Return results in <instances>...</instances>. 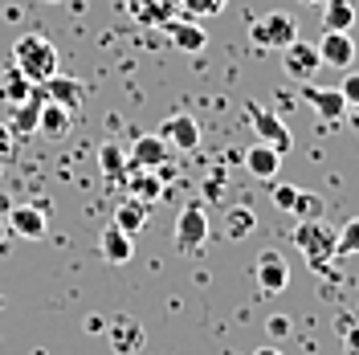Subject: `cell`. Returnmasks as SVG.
Masks as SVG:
<instances>
[{"label":"cell","mask_w":359,"mask_h":355,"mask_svg":"<svg viewBox=\"0 0 359 355\" xmlns=\"http://www.w3.org/2000/svg\"><path fill=\"white\" fill-rule=\"evenodd\" d=\"M13 66L21 69L33 86H41L45 78L57 74V45L49 41L45 33H21L13 41Z\"/></svg>","instance_id":"6da1fadb"},{"label":"cell","mask_w":359,"mask_h":355,"mask_svg":"<svg viewBox=\"0 0 359 355\" xmlns=\"http://www.w3.org/2000/svg\"><path fill=\"white\" fill-rule=\"evenodd\" d=\"M335 241H339V229H331L323 217L302 221L298 229H294V245H298V253H302V257H306V262H311L318 274L331 266V257H339ZM327 274H331V269H327Z\"/></svg>","instance_id":"7a4b0ae2"},{"label":"cell","mask_w":359,"mask_h":355,"mask_svg":"<svg viewBox=\"0 0 359 355\" xmlns=\"http://www.w3.org/2000/svg\"><path fill=\"white\" fill-rule=\"evenodd\" d=\"M249 41L257 49H286V45L298 41V21L282 8H269L266 17H257L249 25Z\"/></svg>","instance_id":"3957f363"},{"label":"cell","mask_w":359,"mask_h":355,"mask_svg":"<svg viewBox=\"0 0 359 355\" xmlns=\"http://www.w3.org/2000/svg\"><path fill=\"white\" fill-rule=\"evenodd\" d=\"M204 241H208V213L204 204H184L176 217V249L180 253H201Z\"/></svg>","instance_id":"277c9868"},{"label":"cell","mask_w":359,"mask_h":355,"mask_svg":"<svg viewBox=\"0 0 359 355\" xmlns=\"http://www.w3.org/2000/svg\"><path fill=\"white\" fill-rule=\"evenodd\" d=\"M253 274H257L262 294H282V290L290 286V266H286V257L278 249H262L257 262H253Z\"/></svg>","instance_id":"5b68a950"},{"label":"cell","mask_w":359,"mask_h":355,"mask_svg":"<svg viewBox=\"0 0 359 355\" xmlns=\"http://www.w3.org/2000/svg\"><path fill=\"white\" fill-rule=\"evenodd\" d=\"M156 135L172 147V152H196V147H201V123H196L192 114H172V119H163Z\"/></svg>","instance_id":"8992f818"},{"label":"cell","mask_w":359,"mask_h":355,"mask_svg":"<svg viewBox=\"0 0 359 355\" xmlns=\"http://www.w3.org/2000/svg\"><path fill=\"white\" fill-rule=\"evenodd\" d=\"M323 66L318 62V45L314 41H298L286 45L282 49V69H286V78H294V82H306V78H314V69Z\"/></svg>","instance_id":"52a82bcc"},{"label":"cell","mask_w":359,"mask_h":355,"mask_svg":"<svg viewBox=\"0 0 359 355\" xmlns=\"http://www.w3.org/2000/svg\"><path fill=\"white\" fill-rule=\"evenodd\" d=\"M143 339H147V331L139 327V319H131V314H118L114 323H107V343H111L114 355H139L143 351Z\"/></svg>","instance_id":"ba28073f"},{"label":"cell","mask_w":359,"mask_h":355,"mask_svg":"<svg viewBox=\"0 0 359 355\" xmlns=\"http://www.w3.org/2000/svg\"><path fill=\"white\" fill-rule=\"evenodd\" d=\"M49 217H45V204H8V233L29 237V241H41Z\"/></svg>","instance_id":"9c48e42d"},{"label":"cell","mask_w":359,"mask_h":355,"mask_svg":"<svg viewBox=\"0 0 359 355\" xmlns=\"http://www.w3.org/2000/svg\"><path fill=\"white\" fill-rule=\"evenodd\" d=\"M249 123H253V131L262 143H269L273 152H290V131H286V123L278 119V114L269 111V107H249Z\"/></svg>","instance_id":"30bf717a"},{"label":"cell","mask_w":359,"mask_h":355,"mask_svg":"<svg viewBox=\"0 0 359 355\" xmlns=\"http://www.w3.org/2000/svg\"><path fill=\"white\" fill-rule=\"evenodd\" d=\"M318 62L331 69H351L355 62V41H351V33H331V29H323V37H318Z\"/></svg>","instance_id":"8fae6325"},{"label":"cell","mask_w":359,"mask_h":355,"mask_svg":"<svg viewBox=\"0 0 359 355\" xmlns=\"http://www.w3.org/2000/svg\"><path fill=\"white\" fill-rule=\"evenodd\" d=\"M41 94L49 98V102H57L62 111H69V114L82 111V98H86L82 82H78V78H66V74H53V78H45V82H41Z\"/></svg>","instance_id":"7c38bea8"},{"label":"cell","mask_w":359,"mask_h":355,"mask_svg":"<svg viewBox=\"0 0 359 355\" xmlns=\"http://www.w3.org/2000/svg\"><path fill=\"white\" fill-rule=\"evenodd\" d=\"M41 102H45V98H41V86H37L29 98H25V102H17V107H13L8 131H13V139H17V143H25L29 135H37V123H41Z\"/></svg>","instance_id":"4fadbf2b"},{"label":"cell","mask_w":359,"mask_h":355,"mask_svg":"<svg viewBox=\"0 0 359 355\" xmlns=\"http://www.w3.org/2000/svg\"><path fill=\"white\" fill-rule=\"evenodd\" d=\"M131 168H147V172H159L168 159H172V147L159 139V135H139L131 143Z\"/></svg>","instance_id":"5bb4252c"},{"label":"cell","mask_w":359,"mask_h":355,"mask_svg":"<svg viewBox=\"0 0 359 355\" xmlns=\"http://www.w3.org/2000/svg\"><path fill=\"white\" fill-rule=\"evenodd\" d=\"M168 29V41L176 45L180 53H201L204 45H208V33L201 29V21H188V17H172V21L163 25Z\"/></svg>","instance_id":"9a60e30c"},{"label":"cell","mask_w":359,"mask_h":355,"mask_svg":"<svg viewBox=\"0 0 359 355\" xmlns=\"http://www.w3.org/2000/svg\"><path fill=\"white\" fill-rule=\"evenodd\" d=\"M98 253H102L111 266H127V262L135 257V237L123 233V229L111 221L107 229H102V237H98Z\"/></svg>","instance_id":"2e32d148"},{"label":"cell","mask_w":359,"mask_h":355,"mask_svg":"<svg viewBox=\"0 0 359 355\" xmlns=\"http://www.w3.org/2000/svg\"><path fill=\"white\" fill-rule=\"evenodd\" d=\"M123 184H127V196L143 200V204H156L163 196V176L159 172H147V168H127Z\"/></svg>","instance_id":"e0dca14e"},{"label":"cell","mask_w":359,"mask_h":355,"mask_svg":"<svg viewBox=\"0 0 359 355\" xmlns=\"http://www.w3.org/2000/svg\"><path fill=\"white\" fill-rule=\"evenodd\" d=\"M245 172L249 176H257V180H273L278 172H282V152H273L269 143H253L245 152Z\"/></svg>","instance_id":"ac0fdd59"},{"label":"cell","mask_w":359,"mask_h":355,"mask_svg":"<svg viewBox=\"0 0 359 355\" xmlns=\"http://www.w3.org/2000/svg\"><path fill=\"white\" fill-rule=\"evenodd\" d=\"M131 13L139 25L163 29L172 17H180V0H131Z\"/></svg>","instance_id":"d6986e66"},{"label":"cell","mask_w":359,"mask_h":355,"mask_svg":"<svg viewBox=\"0 0 359 355\" xmlns=\"http://www.w3.org/2000/svg\"><path fill=\"white\" fill-rule=\"evenodd\" d=\"M302 98L311 102L314 111L323 114L327 123H335V119H343L347 114V102H343V94H339V86L335 90H323V86H302Z\"/></svg>","instance_id":"ffe728a7"},{"label":"cell","mask_w":359,"mask_h":355,"mask_svg":"<svg viewBox=\"0 0 359 355\" xmlns=\"http://www.w3.org/2000/svg\"><path fill=\"white\" fill-rule=\"evenodd\" d=\"M33 90H37V86H33V82H29L17 66H4V69H0V102H4V107H17V102H25Z\"/></svg>","instance_id":"44dd1931"},{"label":"cell","mask_w":359,"mask_h":355,"mask_svg":"<svg viewBox=\"0 0 359 355\" xmlns=\"http://www.w3.org/2000/svg\"><path fill=\"white\" fill-rule=\"evenodd\" d=\"M41 98H45V94H41ZM69 127H74V114L62 111L57 102H49V98H45V102H41V123H37V131L53 135V139H66Z\"/></svg>","instance_id":"7402d4cb"},{"label":"cell","mask_w":359,"mask_h":355,"mask_svg":"<svg viewBox=\"0 0 359 355\" xmlns=\"http://www.w3.org/2000/svg\"><path fill=\"white\" fill-rule=\"evenodd\" d=\"M253 225H257V217H253L249 204H233V208H224V237H229V241H245L249 233H253Z\"/></svg>","instance_id":"603a6c76"},{"label":"cell","mask_w":359,"mask_h":355,"mask_svg":"<svg viewBox=\"0 0 359 355\" xmlns=\"http://www.w3.org/2000/svg\"><path fill=\"white\" fill-rule=\"evenodd\" d=\"M318 8H323V29H331V33H347V29L355 25L351 0H323Z\"/></svg>","instance_id":"cb8c5ba5"},{"label":"cell","mask_w":359,"mask_h":355,"mask_svg":"<svg viewBox=\"0 0 359 355\" xmlns=\"http://www.w3.org/2000/svg\"><path fill=\"white\" fill-rule=\"evenodd\" d=\"M147 213H151V204H143V200H123V204H118V208H114V225H118V229H123V233H139V229H143V225H147Z\"/></svg>","instance_id":"d4e9b609"},{"label":"cell","mask_w":359,"mask_h":355,"mask_svg":"<svg viewBox=\"0 0 359 355\" xmlns=\"http://www.w3.org/2000/svg\"><path fill=\"white\" fill-rule=\"evenodd\" d=\"M98 163H102V176H107V180H114V184H118V180L127 176V168H131V159H127V152H123V147H118L114 139H107V143L98 147Z\"/></svg>","instance_id":"484cf974"},{"label":"cell","mask_w":359,"mask_h":355,"mask_svg":"<svg viewBox=\"0 0 359 355\" xmlns=\"http://www.w3.org/2000/svg\"><path fill=\"white\" fill-rule=\"evenodd\" d=\"M229 0H180V17L188 21H208V17H221Z\"/></svg>","instance_id":"4316f807"},{"label":"cell","mask_w":359,"mask_h":355,"mask_svg":"<svg viewBox=\"0 0 359 355\" xmlns=\"http://www.w3.org/2000/svg\"><path fill=\"white\" fill-rule=\"evenodd\" d=\"M335 249H339V257H355V253H359V217H351V221L339 229Z\"/></svg>","instance_id":"83f0119b"},{"label":"cell","mask_w":359,"mask_h":355,"mask_svg":"<svg viewBox=\"0 0 359 355\" xmlns=\"http://www.w3.org/2000/svg\"><path fill=\"white\" fill-rule=\"evenodd\" d=\"M323 208H327V200H323V196H314V192H302V188H298L294 213H298L302 221H314V217H323Z\"/></svg>","instance_id":"f1b7e54d"},{"label":"cell","mask_w":359,"mask_h":355,"mask_svg":"<svg viewBox=\"0 0 359 355\" xmlns=\"http://www.w3.org/2000/svg\"><path fill=\"white\" fill-rule=\"evenodd\" d=\"M273 208H282V213H294V200H298V188L294 184H273Z\"/></svg>","instance_id":"f546056e"},{"label":"cell","mask_w":359,"mask_h":355,"mask_svg":"<svg viewBox=\"0 0 359 355\" xmlns=\"http://www.w3.org/2000/svg\"><path fill=\"white\" fill-rule=\"evenodd\" d=\"M339 94H343V102H347V107H355V102H359V69H347V74H343Z\"/></svg>","instance_id":"4dcf8cb0"},{"label":"cell","mask_w":359,"mask_h":355,"mask_svg":"<svg viewBox=\"0 0 359 355\" xmlns=\"http://www.w3.org/2000/svg\"><path fill=\"white\" fill-rule=\"evenodd\" d=\"M13 156H17V139L8 131V123H0V163H8Z\"/></svg>","instance_id":"1f68e13d"},{"label":"cell","mask_w":359,"mask_h":355,"mask_svg":"<svg viewBox=\"0 0 359 355\" xmlns=\"http://www.w3.org/2000/svg\"><path fill=\"white\" fill-rule=\"evenodd\" d=\"M343 355H359V323L343 327Z\"/></svg>","instance_id":"d6a6232c"},{"label":"cell","mask_w":359,"mask_h":355,"mask_svg":"<svg viewBox=\"0 0 359 355\" xmlns=\"http://www.w3.org/2000/svg\"><path fill=\"white\" fill-rule=\"evenodd\" d=\"M266 331H269V339H286V335H290V319H286V314H273L266 323Z\"/></svg>","instance_id":"836d02e7"},{"label":"cell","mask_w":359,"mask_h":355,"mask_svg":"<svg viewBox=\"0 0 359 355\" xmlns=\"http://www.w3.org/2000/svg\"><path fill=\"white\" fill-rule=\"evenodd\" d=\"M343 119H347V123L359 131V102H355V107H347V114H343Z\"/></svg>","instance_id":"e575fe53"},{"label":"cell","mask_w":359,"mask_h":355,"mask_svg":"<svg viewBox=\"0 0 359 355\" xmlns=\"http://www.w3.org/2000/svg\"><path fill=\"white\" fill-rule=\"evenodd\" d=\"M253 355H282V351H278V347H257Z\"/></svg>","instance_id":"d590c367"},{"label":"cell","mask_w":359,"mask_h":355,"mask_svg":"<svg viewBox=\"0 0 359 355\" xmlns=\"http://www.w3.org/2000/svg\"><path fill=\"white\" fill-rule=\"evenodd\" d=\"M302 4H314V8H318V4H323V0H302Z\"/></svg>","instance_id":"8d00e7d4"},{"label":"cell","mask_w":359,"mask_h":355,"mask_svg":"<svg viewBox=\"0 0 359 355\" xmlns=\"http://www.w3.org/2000/svg\"><path fill=\"white\" fill-rule=\"evenodd\" d=\"M0 307H4V294H0Z\"/></svg>","instance_id":"74e56055"},{"label":"cell","mask_w":359,"mask_h":355,"mask_svg":"<svg viewBox=\"0 0 359 355\" xmlns=\"http://www.w3.org/2000/svg\"><path fill=\"white\" fill-rule=\"evenodd\" d=\"M0 176H4V163H0Z\"/></svg>","instance_id":"f35d334b"},{"label":"cell","mask_w":359,"mask_h":355,"mask_svg":"<svg viewBox=\"0 0 359 355\" xmlns=\"http://www.w3.org/2000/svg\"><path fill=\"white\" fill-rule=\"evenodd\" d=\"M45 4H57V0H45Z\"/></svg>","instance_id":"ab89813d"},{"label":"cell","mask_w":359,"mask_h":355,"mask_svg":"<svg viewBox=\"0 0 359 355\" xmlns=\"http://www.w3.org/2000/svg\"><path fill=\"white\" fill-rule=\"evenodd\" d=\"M0 233H4V229H0Z\"/></svg>","instance_id":"60d3db41"}]
</instances>
